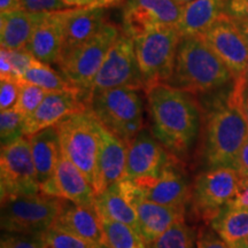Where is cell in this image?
<instances>
[{
  "label": "cell",
  "instance_id": "cell-49",
  "mask_svg": "<svg viewBox=\"0 0 248 248\" xmlns=\"http://www.w3.org/2000/svg\"><path fill=\"white\" fill-rule=\"evenodd\" d=\"M229 246H230V248H248L246 246V244H245V241H238V243L234 244H229Z\"/></svg>",
  "mask_w": 248,
  "mask_h": 248
},
{
  "label": "cell",
  "instance_id": "cell-21",
  "mask_svg": "<svg viewBox=\"0 0 248 248\" xmlns=\"http://www.w3.org/2000/svg\"><path fill=\"white\" fill-rule=\"evenodd\" d=\"M105 8H71L66 22L60 60L94 37L108 22ZM59 60V61H60Z\"/></svg>",
  "mask_w": 248,
  "mask_h": 248
},
{
  "label": "cell",
  "instance_id": "cell-12",
  "mask_svg": "<svg viewBox=\"0 0 248 248\" xmlns=\"http://www.w3.org/2000/svg\"><path fill=\"white\" fill-rule=\"evenodd\" d=\"M183 6L175 0H128L123 6V32L135 40L161 27L176 26Z\"/></svg>",
  "mask_w": 248,
  "mask_h": 248
},
{
  "label": "cell",
  "instance_id": "cell-30",
  "mask_svg": "<svg viewBox=\"0 0 248 248\" xmlns=\"http://www.w3.org/2000/svg\"><path fill=\"white\" fill-rule=\"evenodd\" d=\"M147 248H194L193 232L185 224L184 219H181L147 244Z\"/></svg>",
  "mask_w": 248,
  "mask_h": 248
},
{
  "label": "cell",
  "instance_id": "cell-33",
  "mask_svg": "<svg viewBox=\"0 0 248 248\" xmlns=\"http://www.w3.org/2000/svg\"><path fill=\"white\" fill-rule=\"evenodd\" d=\"M20 83V94H18L17 102L14 108L18 113L22 114L26 119L27 116H29L38 108L49 91H46L45 89L40 88L38 85L30 84V83Z\"/></svg>",
  "mask_w": 248,
  "mask_h": 248
},
{
  "label": "cell",
  "instance_id": "cell-47",
  "mask_svg": "<svg viewBox=\"0 0 248 248\" xmlns=\"http://www.w3.org/2000/svg\"><path fill=\"white\" fill-rule=\"evenodd\" d=\"M232 84L234 85H238V86H245V85H248V62H247V66L245 68L244 70V74L243 76L240 77L238 80H233L232 82Z\"/></svg>",
  "mask_w": 248,
  "mask_h": 248
},
{
  "label": "cell",
  "instance_id": "cell-35",
  "mask_svg": "<svg viewBox=\"0 0 248 248\" xmlns=\"http://www.w3.org/2000/svg\"><path fill=\"white\" fill-rule=\"evenodd\" d=\"M20 80L14 77L0 78V111L15 107L20 94Z\"/></svg>",
  "mask_w": 248,
  "mask_h": 248
},
{
  "label": "cell",
  "instance_id": "cell-29",
  "mask_svg": "<svg viewBox=\"0 0 248 248\" xmlns=\"http://www.w3.org/2000/svg\"><path fill=\"white\" fill-rule=\"evenodd\" d=\"M20 82L30 83L45 89L46 91H74L78 90L74 88L63 76L59 75L57 71L52 69L48 64L36 60L24 75L21 77Z\"/></svg>",
  "mask_w": 248,
  "mask_h": 248
},
{
  "label": "cell",
  "instance_id": "cell-44",
  "mask_svg": "<svg viewBox=\"0 0 248 248\" xmlns=\"http://www.w3.org/2000/svg\"><path fill=\"white\" fill-rule=\"evenodd\" d=\"M229 204L237 207H243V208H248V185H244L240 183V190L235 198Z\"/></svg>",
  "mask_w": 248,
  "mask_h": 248
},
{
  "label": "cell",
  "instance_id": "cell-2",
  "mask_svg": "<svg viewBox=\"0 0 248 248\" xmlns=\"http://www.w3.org/2000/svg\"><path fill=\"white\" fill-rule=\"evenodd\" d=\"M231 89L204 101L202 159L208 169L233 168L248 137V125L232 101Z\"/></svg>",
  "mask_w": 248,
  "mask_h": 248
},
{
  "label": "cell",
  "instance_id": "cell-39",
  "mask_svg": "<svg viewBox=\"0 0 248 248\" xmlns=\"http://www.w3.org/2000/svg\"><path fill=\"white\" fill-rule=\"evenodd\" d=\"M230 94L232 101L239 108L240 113L243 114L248 125V85L238 86L232 84Z\"/></svg>",
  "mask_w": 248,
  "mask_h": 248
},
{
  "label": "cell",
  "instance_id": "cell-4",
  "mask_svg": "<svg viewBox=\"0 0 248 248\" xmlns=\"http://www.w3.org/2000/svg\"><path fill=\"white\" fill-rule=\"evenodd\" d=\"M89 109L102 126L126 145L142 130V104L138 90L119 88L94 92Z\"/></svg>",
  "mask_w": 248,
  "mask_h": 248
},
{
  "label": "cell",
  "instance_id": "cell-16",
  "mask_svg": "<svg viewBox=\"0 0 248 248\" xmlns=\"http://www.w3.org/2000/svg\"><path fill=\"white\" fill-rule=\"evenodd\" d=\"M89 109L85 95L79 90L49 91L38 108L24 119V137L55 126L59 122L79 111Z\"/></svg>",
  "mask_w": 248,
  "mask_h": 248
},
{
  "label": "cell",
  "instance_id": "cell-46",
  "mask_svg": "<svg viewBox=\"0 0 248 248\" xmlns=\"http://www.w3.org/2000/svg\"><path fill=\"white\" fill-rule=\"evenodd\" d=\"M232 17V16H231ZM235 26H237L238 29L241 32V35L246 40L248 44V18H240V17H232Z\"/></svg>",
  "mask_w": 248,
  "mask_h": 248
},
{
  "label": "cell",
  "instance_id": "cell-41",
  "mask_svg": "<svg viewBox=\"0 0 248 248\" xmlns=\"http://www.w3.org/2000/svg\"><path fill=\"white\" fill-rule=\"evenodd\" d=\"M234 169L237 170L241 178L248 177V137L240 148L237 161H235Z\"/></svg>",
  "mask_w": 248,
  "mask_h": 248
},
{
  "label": "cell",
  "instance_id": "cell-43",
  "mask_svg": "<svg viewBox=\"0 0 248 248\" xmlns=\"http://www.w3.org/2000/svg\"><path fill=\"white\" fill-rule=\"evenodd\" d=\"M69 8H100V0H63Z\"/></svg>",
  "mask_w": 248,
  "mask_h": 248
},
{
  "label": "cell",
  "instance_id": "cell-40",
  "mask_svg": "<svg viewBox=\"0 0 248 248\" xmlns=\"http://www.w3.org/2000/svg\"><path fill=\"white\" fill-rule=\"evenodd\" d=\"M225 13L232 17L248 18V0H228Z\"/></svg>",
  "mask_w": 248,
  "mask_h": 248
},
{
  "label": "cell",
  "instance_id": "cell-36",
  "mask_svg": "<svg viewBox=\"0 0 248 248\" xmlns=\"http://www.w3.org/2000/svg\"><path fill=\"white\" fill-rule=\"evenodd\" d=\"M8 54L9 59L12 61V64H13L14 76L18 80L24 75V73L32 66L33 62L37 60L27 48L8 49Z\"/></svg>",
  "mask_w": 248,
  "mask_h": 248
},
{
  "label": "cell",
  "instance_id": "cell-22",
  "mask_svg": "<svg viewBox=\"0 0 248 248\" xmlns=\"http://www.w3.org/2000/svg\"><path fill=\"white\" fill-rule=\"evenodd\" d=\"M53 228L70 232L86 240L105 245L104 231L97 210L66 201Z\"/></svg>",
  "mask_w": 248,
  "mask_h": 248
},
{
  "label": "cell",
  "instance_id": "cell-45",
  "mask_svg": "<svg viewBox=\"0 0 248 248\" xmlns=\"http://www.w3.org/2000/svg\"><path fill=\"white\" fill-rule=\"evenodd\" d=\"M21 9H23L22 0H0V11H1V13L21 11Z\"/></svg>",
  "mask_w": 248,
  "mask_h": 248
},
{
  "label": "cell",
  "instance_id": "cell-3",
  "mask_svg": "<svg viewBox=\"0 0 248 248\" xmlns=\"http://www.w3.org/2000/svg\"><path fill=\"white\" fill-rule=\"evenodd\" d=\"M233 76L201 36H185L179 44L172 76L167 84L191 94L222 90Z\"/></svg>",
  "mask_w": 248,
  "mask_h": 248
},
{
  "label": "cell",
  "instance_id": "cell-23",
  "mask_svg": "<svg viewBox=\"0 0 248 248\" xmlns=\"http://www.w3.org/2000/svg\"><path fill=\"white\" fill-rule=\"evenodd\" d=\"M39 187L53 177L62 151L59 133L55 126L44 129L28 137Z\"/></svg>",
  "mask_w": 248,
  "mask_h": 248
},
{
  "label": "cell",
  "instance_id": "cell-9",
  "mask_svg": "<svg viewBox=\"0 0 248 248\" xmlns=\"http://www.w3.org/2000/svg\"><path fill=\"white\" fill-rule=\"evenodd\" d=\"M241 177L233 168L208 169L197 176L191 190L192 212L197 218L210 223L234 199Z\"/></svg>",
  "mask_w": 248,
  "mask_h": 248
},
{
  "label": "cell",
  "instance_id": "cell-6",
  "mask_svg": "<svg viewBox=\"0 0 248 248\" xmlns=\"http://www.w3.org/2000/svg\"><path fill=\"white\" fill-rule=\"evenodd\" d=\"M182 38L177 27L168 26L156 28L135 39L144 91L159 83H168L172 76Z\"/></svg>",
  "mask_w": 248,
  "mask_h": 248
},
{
  "label": "cell",
  "instance_id": "cell-8",
  "mask_svg": "<svg viewBox=\"0 0 248 248\" xmlns=\"http://www.w3.org/2000/svg\"><path fill=\"white\" fill-rule=\"evenodd\" d=\"M120 35L119 28L107 22L97 35L58 62L62 76L85 95L86 101L93 78L100 69L111 45Z\"/></svg>",
  "mask_w": 248,
  "mask_h": 248
},
{
  "label": "cell",
  "instance_id": "cell-53",
  "mask_svg": "<svg viewBox=\"0 0 248 248\" xmlns=\"http://www.w3.org/2000/svg\"><path fill=\"white\" fill-rule=\"evenodd\" d=\"M123 1H124V0H122V2H123Z\"/></svg>",
  "mask_w": 248,
  "mask_h": 248
},
{
  "label": "cell",
  "instance_id": "cell-38",
  "mask_svg": "<svg viewBox=\"0 0 248 248\" xmlns=\"http://www.w3.org/2000/svg\"><path fill=\"white\" fill-rule=\"evenodd\" d=\"M197 248H230V246L214 230L202 229L198 233Z\"/></svg>",
  "mask_w": 248,
  "mask_h": 248
},
{
  "label": "cell",
  "instance_id": "cell-19",
  "mask_svg": "<svg viewBox=\"0 0 248 248\" xmlns=\"http://www.w3.org/2000/svg\"><path fill=\"white\" fill-rule=\"evenodd\" d=\"M99 132H100V152H99L97 172L93 184L95 195L101 194L108 187L124 179L126 155H128V145L101 124L99 125Z\"/></svg>",
  "mask_w": 248,
  "mask_h": 248
},
{
  "label": "cell",
  "instance_id": "cell-26",
  "mask_svg": "<svg viewBox=\"0 0 248 248\" xmlns=\"http://www.w3.org/2000/svg\"><path fill=\"white\" fill-rule=\"evenodd\" d=\"M95 210L98 215L111 221L123 223L140 234V225L136 210L126 201L120 190L119 183L108 187L95 198ZM141 235V234H140ZM142 238V237H141Z\"/></svg>",
  "mask_w": 248,
  "mask_h": 248
},
{
  "label": "cell",
  "instance_id": "cell-25",
  "mask_svg": "<svg viewBox=\"0 0 248 248\" xmlns=\"http://www.w3.org/2000/svg\"><path fill=\"white\" fill-rule=\"evenodd\" d=\"M46 13L15 11L1 13L0 17V42L1 47L8 49L26 48L33 31Z\"/></svg>",
  "mask_w": 248,
  "mask_h": 248
},
{
  "label": "cell",
  "instance_id": "cell-13",
  "mask_svg": "<svg viewBox=\"0 0 248 248\" xmlns=\"http://www.w3.org/2000/svg\"><path fill=\"white\" fill-rule=\"evenodd\" d=\"M119 186L124 198L136 210L140 225V234L146 245L168 230L173 223L184 219L185 209L163 206L148 200L136 183L122 179Z\"/></svg>",
  "mask_w": 248,
  "mask_h": 248
},
{
  "label": "cell",
  "instance_id": "cell-27",
  "mask_svg": "<svg viewBox=\"0 0 248 248\" xmlns=\"http://www.w3.org/2000/svg\"><path fill=\"white\" fill-rule=\"evenodd\" d=\"M210 226L228 244L246 240L248 238V208L226 204L210 222Z\"/></svg>",
  "mask_w": 248,
  "mask_h": 248
},
{
  "label": "cell",
  "instance_id": "cell-1",
  "mask_svg": "<svg viewBox=\"0 0 248 248\" xmlns=\"http://www.w3.org/2000/svg\"><path fill=\"white\" fill-rule=\"evenodd\" d=\"M152 132L175 156H183L193 146L200 130L201 111L191 93L159 83L146 91Z\"/></svg>",
  "mask_w": 248,
  "mask_h": 248
},
{
  "label": "cell",
  "instance_id": "cell-14",
  "mask_svg": "<svg viewBox=\"0 0 248 248\" xmlns=\"http://www.w3.org/2000/svg\"><path fill=\"white\" fill-rule=\"evenodd\" d=\"M200 36L228 67L233 76V80L239 79L248 62V44L230 15L222 14L218 20Z\"/></svg>",
  "mask_w": 248,
  "mask_h": 248
},
{
  "label": "cell",
  "instance_id": "cell-34",
  "mask_svg": "<svg viewBox=\"0 0 248 248\" xmlns=\"http://www.w3.org/2000/svg\"><path fill=\"white\" fill-rule=\"evenodd\" d=\"M0 248H47L42 234H2Z\"/></svg>",
  "mask_w": 248,
  "mask_h": 248
},
{
  "label": "cell",
  "instance_id": "cell-17",
  "mask_svg": "<svg viewBox=\"0 0 248 248\" xmlns=\"http://www.w3.org/2000/svg\"><path fill=\"white\" fill-rule=\"evenodd\" d=\"M137 185L145 198L163 206L185 209L186 204L190 202L192 187L179 157L172 154H170L159 178Z\"/></svg>",
  "mask_w": 248,
  "mask_h": 248
},
{
  "label": "cell",
  "instance_id": "cell-51",
  "mask_svg": "<svg viewBox=\"0 0 248 248\" xmlns=\"http://www.w3.org/2000/svg\"><path fill=\"white\" fill-rule=\"evenodd\" d=\"M241 184L244 185H248V177H245V178H241Z\"/></svg>",
  "mask_w": 248,
  "mask_h": 248
},
{
  "label": "cell",
  "instance_id": "cell-24",
  "mask_svg": "<svg viewBox=\"0 0 248 248\" xmlns=\"http://www.w3.org/2000/svg\"><path fill=\"white\" fill-rule=\"evenodd\" d=\"M228 0H193L183 6L177 29L185 36H200L225 13Z\"/></svg>",
  "mask_w": 248,
  "mask_h": 248
},
{
  "label": "cell",
  "instance_id": "cell-5",
  "mask_svg": "<svg viewBox=\"0 0 248 248\" xmlns=\"http://www.w3.org/2000/svg\"><path fill=\"white\" fill-rule=\"evenodd\" d=\"M99 125L100 123L90 109L67 116L55 125L62 155L84 173L92 186L100 152Z\"/></svg>",
  "mask_w": 248,
  "mask_h": 248
},
{
  "label": "cell",
  "instance_id": "cell-37",
  "mask_svg": "<svg viewBox=\"0 0 248 248\" xmlns=\"http://www.w3.org/2000/svg\"><path fill=\"white\" fill-rule=\"evenodd\" d=\"M22 7L32 13H49L69 8L63 0H22Z\"/></svg>",
  "mask_w": 248,
  "mask_h": 248
},
{
  "label": "cell",
  "instance_id": "cell-15",
  "mask_svg": "<svg viewBox=\"0 0 248 248\" xmlns=\"http://www.w3.org/2000/svg\"><path fill=\"white\" fill-rule=\"evenodd\" d=\"M170 154L150 131L142 129L128 144L124 179L141 184L159 178Z\"/></svg>",
  "mask_w": 248,
  "mask_h": 248
},
{
  "label": "cell",
  "instance_id": "cell-7",
  "mask_svg": "<svg viewBox=\"0 0 248 248\" xmlns=\"http://www.w3.org/2000/svg\"><path fill=\"white\" fill-rule=\"evenodd\" d=\"M66 201L42 192L1 203V229L8 233L42 234L60 215Z\"/></svg>",
  "mask_w": 248,
  "mask_h": 248
},
{
  "label": "cell",
  "instance_id": "cell-18",
  "mask_svg": "<svg viewBox=\"0 0 248 248\" xmlns=\"http://www.w3.org/2000/svg\"><path fill=\"white\" fill-rule=\"evenodd\" d=\"M39 188L43 194L95 209L97 195L91 183L84 173L63 155H61L53 177L40 185Z\"/></svg>",
  "mask_w": 248,
  "mask_h": 248
},
{
  "label": "cell",
  "instance_id": "cell-11",
  "mask_svg": "<svg viewBox=\"0 0 248 248\" xmlns=\"http://www.w3.org/2000/svg\"><path fill=\"white\" fill-rule=\"evenodd\" d=\"M119 88L138 91L145 90L136 55L135 40L125 32H121L108 51L100 69L92 80L88 99L94 92Z\"/></svg>",
  "mask_w": 248,
  "mask_h": 248
},
{
  "label": "cell",
  "instance_id": "cell-28",
  "mask_svg": "<svg viewBox=\"0 0 248 248\" xmlns=\"http://www.w3.org/2000/svg\"><path fill=\"white\" fill-rule=\"evenodd\" d=\"M100 217L105 245L108 248H147L141 235L123 223Z\"/></svg>",
  "mask_w": 248,
  "mask_h": 248
},
{
  "label": "cell",
  "instance_id": "cell-42",
  "mask_svg": "<svg viewBox=\"0 0 248 248\" xmlns=\"http://www.w3.org/2000/svg\"><path fill=\"white\" fill-rule=\"evenodd\" d=\"M5 77H14V69L12 64L11 59H9L8 49L1 47L0 49V78Z\"/></svg>",
  "mask_w": 248,
  "mask_h": 248
},
{
  "label": "cell",
  "instance_id": "cell-20",
  "mask_svg": "<svg viewBox=\"0 0 248 248\" xmlns=\"http://www.w3.org/2000/svg\"><path fill=\"white\" fill-rule=\"evenodd\" d=\"M70 9L46 13L33 31L26 48L38 61L46 64H58L63 47L64 30Z\"/></svg>",
  "mask_w": 248,
  "mask_h": 248
},
{
  "label": "cell",
  "instance_id": "cell-50",
  "mask_svg": "<svg viewBox=\"0 0 248 248\" xmlns=\"http://www.w3.org/2000/svg\"><path fill=\"white\" fill-rule=\"evenodd\" d=\"M175 1H176V2H178L179 5L184 6V5H186V4H188V2L193 1V0H175Z\"/></svg>",
  "mask_w": 248,
  "mask_h": 248
},
{
  "label": "cell",
  "instance_id": "cell-52",
  "mask_svg": "<svg viewBox=\"0 0 248 248\" xmlns=\"http://www.w3.org/2000/svg\"><path fill=\"white\" fill-rule=\"evenodd\" d=\"M245 241V244H246V246L248 247V238H247V239L246 240H244Z\"/></svg>",
  "mask_w": 248,
  "mask_h": 248
},
{
  "label": "cell",
  "instance_id": "cell-48",
  "mask_svg": "<svg viewBox=\"0 0 248 248\" xmlns=\"http://www.w3.org/2000/svg\"><path fill=\"white\" fill-rule=\"evenodd\" d=\"M122 0H100V8H110L120 5Z\"/></svg>",
  "mask_w": 248,
  "mask_h": 248
},
{
  "label": "cell",
  "instance_id": "cell-10",
  "mask_svg": "<svg viewBox=\"0 0 248 248\" xmlns=\"http://www.w3.org/2000/svg\"><path fill=\"white\" fill-rule=\"evenodd\" d=\"M40 193L39 183L28 137L1 146L0 197L1 203L15 198Z\"/></svg>",
  "mask_w": 248,
  "mask_h": 248
},
{
  "label": "cell",
  "instance_id": "cell-32",
  "mask_svg": "<svg viewBox=\"0 0 248 248\" xmlns=\"http://www.w3.org/2000/svg\"><path fill=\"white\" fill-rule=\"evenodd\" d=\"M24 116L12 108L8 110L0 111V138L1 146L11 144L16 139L24 137L23 133Z\"/></svg>",
  "mask_w": 248,
  "mask_h": 248
},
{
  "label": "cell",
  "instance_id": "cell-31",
  "mask_svg": "<svg viewBox=\"0 0 248 248\" xmlns=\"http://www.w3.org/2000/svg\"><path fill=\"white\" fill-rule=\"evenodd\" d=\"M42 237L47 248H108L104 244L93 243L53 226L42 233Z\"/></svg>",
  "mask_w": 248,
  "mask_h": 248
}]
</instances>
